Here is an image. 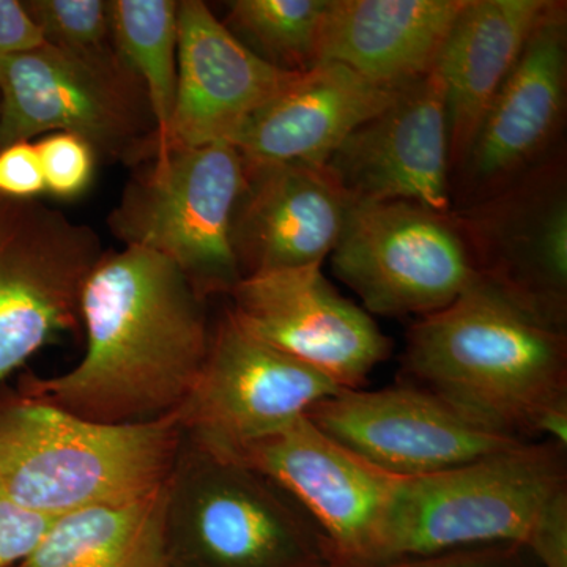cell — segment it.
<instances>
[{
  "instance_id": "1",
  "label": "cell",
  "mask_w": 567,
  "mask_h": 567,
  "mask_svg": "<svg viewBox=\"0 0 567 567\" xmlns=\"http://www.w3.org/2000/svg\"><path fill=\"white\" fill-rule=\"evenodd\" d=\"M87 346L76 368L28 382V398L103 424L175 415L210 349L204 298L166 257L103 254L81 295Z\"/></svg>"
},
{
  "instance_id": "2",
  "label": "cell",
  "mask_w": 567,
  "mask_h": 567,
  "mask_svg": "<svg viewBox=\"0 0 567 567\" xmlns=\"http://www.w3.org/2000/svg\"><path fill=\"white\" fill-rule=\"evenodd\" d=\"M404 371L486 431L566 447V331L480 278L410 328Z\"/></svg>"
},
{
  "instance_id": "3",
  "label": "cell",
  "mask_w": 567,
  "mask_h": 567,
  "mask_svg": "<svg viewBox=\"0 0 567 567\" xmlns=\"http://www.w3.org/2000/svg\"><path fill=\"white\" fill-rule=\"evenodd\" d=\"M565 454V446L539 440L431 475L399 477L371 565L516 546L539 567H567Z\"/></svg>"
},
{
  "instance_id": "4",
  "label": "cell",
  "mask_w": 567,
  "mask_h": 567,
  "mask_svg": "<svg viewBox=\"0 0 567 567\" xmlns=\"http://www.w3.org/2000/svg\"><path fill=\"white\" fill-rule=\"evenodd\" d=\"M183 443L177 415L103 424L25 398L0 410V488L52 518L136 502L166 484Z\"/></svg>"
},
{
  "instance_id": "5",
  "label": "cell",
  "mask_w": 567,
  "mask_h": 567,
  "mask_svg": "<svg viewBox=\"0 0 567 567\" xmlns=\"http://www.w3.org/2000/svg\"><path fill=\"white\" fill-rule=\"evenodd\" d=\"M164 539L171 567H333L322 533L286 492L192 443L164 486Z\"/></svg>"
},
{
  "instance_id": "6",
  "label": "cell",
  "mask_w": 567,
  "mask_h": 567,
  "mask_svg": "<svg viewBox=\"0 0 567 567\" xmlns=\"http://www.w3.org/2000/svg\"><path fill=\"white\" fill-rule=\"evenodd\" d=\"M244 186V158L233 144L169 147L130 183L112 213V233L166 257L200 297L230 293L244 278L233 246Z\"/></svg>"
},
{
  "instance_id": "7",
  "label": "cell",
  "mask_w": 567,
  "mask_h": 567,
  "mask_svg": "<svg viewBox=\"0 0 567 567\" xmlns=\"http://www.w3.org/2000/svg\"><path fill=\"white\" fill-rule=\"evenodd\" d=\"M0 148L44 133L74 134L114 158H136L155 145L144 85L111 47L44 43L0 59Z\"/></svg>"
},
{
  "instance_id": "8",
  "label": "cell",
  "mask_w": 567,
  "mask_h": 567,
  "mask_svg": "<svg viewBox=\"0 0 567 567\" xmlns=\"http://www.w3.org/2000/svg\"><path fill=\"white\" fill-rule=\"evenodd\" d=\"M331 268L372 315L429 316L477 281L451 213L410 203L358 204Z\"/></svg>"
},
{
  "instance_id": "9",
  "label": "cell",
  "mask_w": 567,
  "mask_h": 567,
  "mask_svg": "<svg viewBox=\"0 0 567 567\" xmlns=\"http://www.w3.org/2000/svg\"><path fill=\"white\" fill-rule=\"evenodd\" d=\"M477 278L551 327L567 324L565 147L513 185L451 212Z\"/></svg>"
},
{
  "instance_id": "10",
  "label": "cell",
  "mask_w": 567,
  "mask_h": 567,
  "mask_svg": "<svg viewBox=\"0 0 567 567\" xmlns=\"http://www.w3.org/2000/svg\"><path fill=\"white\" fill-rule=\"evenodd\" d=\"M341 390L322 372L246 333L226 312L175 415L186 442L234 457Z\"/></svg>"
},
{
  "instance_id": "11",
  "label": "cell",
  "mask_w": 567,
  "mask_h": 567,
  "mask_svg": "<svg viewBox=\"0 0 567 567\" xmlns=\"http://www.w3.org/2000/svg\"><path fill=\"white\" fill-rule=\"evenodd\" d=\"M567 111V3L550 0L451 178L453 208L513 185L561 148Z\"/></svg>"
},
{
  "instance_id": "12",
  "label": "cell",
  "mask_w": 567,
  "mask_h": 567,
  "mask_svg": "<svg viewBox=\"0 0 567 567\" xmlns=\"http://www.w3.org/2000/svg\"><path fill=\"white\" fill-rule=\"evenodd\" d=\"M233 458L301 507L327 540L333 567L371 565L401 476L357 456L306 415Z\"/></svg>"
},
{
  "instance_id": "13",
  "label": "cell",
  "mask_w": 567,
  "mask_h": 567,
  "mask_svg": "<svg viewBox=\"0 0 567 567\" xmlns=\"http://www.w3.org/2000/svg\"><path fill=\"white\" fill-rule=\"evenodd\" d=\"M103 257L91 227L28 207L0 218V383L70 330L89 275Z\"/></svg>"
},
{
  "instance_id": "14",
  "label": "cell",
  "mask_w": 567,
  "mask_h": 567,
  "mask_svg": "<svg viewBox=\"0 0 567 567\" xmlns=\"http://www.w3.org/2000/svg\"><path fill=\"white\" fill-rule=\"evenodd\" d=\"M229 295L227 312L246 333L341 388L363 385L391 352L390 339L336 290L322 265L245 276Z\"/></svg>"
},
{
  "instance_id": "15",
  "label": "cell",
  "mask_w": 567,
  "mask_h": 567,
  "mask_svg": "<svg viewBox=\"0 0 567 567\" xmlns=\"http://www.w3.org/2000/svg\"><path fill=\"white\" fill-rule=\"evenodd\" d=\"M306 416L357 456L401 477L443 472L525 443L480 427L409 382L375 391L342 388Z\"/></svg>"
},
{
  "instance_id": "16",
  "label": "cell",
  "mask_w": 567,
  "mask_h": 567,
  "mask_svg": "<svg viewBox=\"0 0 567 567\" xmlns=\"http://www.w3.org/2000/svg\"><path fill=\"white\" fill-rule=\"evenodd\" d=\"M350 204L410 203L453 212L445 84L439 69L405 85L324 164Z\"/></svg>"
},
{
  "instance_id": "17",
  "label": "cell",
  "mask_w": 567,
  "mask_h": 567,
  "mask_svg": "<svg viewBox=\"0 0 567 567\" xmlns=\"http://www.w3.org/2000/svg\"><path fill=\"white\" fill-rule=\"evenodd\" d=\"M295 74L260 59L200 0L178 2L177 93L166 151L233 144Z\"/></svg>"
},
{
  "instance_id": "18",
  "label": "cell",
  "mask_w": 567,
  "mask_h": 567,
  "mask_svg": "<svg viewBox=\"0 0 567 567\" xmlns=\"http://www.w3.org/2000/svg\"><path fill=\"white\" fill-rule=\"evenodd\" d=\"M350 208L324 166H245L233 221L241 275L322 265L344 233Z\"/></svg>"
},
{
  "instance_id": "19",
  "label": "cell",
  "mask_w": 567,
  "mask_h": 567,
  "mask_svg": "<svg viewBox=\"0 0 567 567\" xmlns=\"http://www.w3.org/2000/svg\"><path fill=\"white\" fill-rule=\"evenodd\" d=\"M404 87L375 84L339 63H319L295 74L249 118L233 145L248 167L324 166L354 130L386 110Z\"/></svg>"
},
{
  "instance_id": "20",
  "label": "cell",
  "mask_w": 567,
  "mask_h": 567,
  "mask_svg": "<svg viewBox=\"0 0 567 567\" xmlns=\"http://www.w3.org/2000/svg\"><path fill=\"white\" fill-rule=\"evenodd\" d=\"M465 3L330 0L319 63H339L375 84L404 87L436 69Z\"/></svg>"
},
{
  "instance_id": "21",
  "label": "cell",
  "mask_w": 567,
  "mask_h": 567,
  "mask_svg": "<svg viewBox=\"0 0 567 567\" xmlns=\"http://www.w3.org/2000/svg\"><path fill=\"white\" fill-rule=\"evenodd\" d=\"M550 0H466L440 61L446 92L451 178Z\"/></svg>"
},
{
  "instance_id": "22",
  "label": "cell",
  "mask_w": 567,
  "mask_h": 567,
  "mask_svg": "<svg viewBox=\"0 0 567 567\" xmlns=\"http://www.w3.org/2000/svg\"><path fill=\"white\" fill-rule=\"evenodd\" d=\"M164 486L136 502L87 507L55 518L20 567H171L164 539Z\"/></svg>"
},
{
  "instance_id": "23",
  "label": "cell",
  "mask_w": 567,
  "mask_h": 567,
  "mask_svg": "<svg viewBox=\"0 0 567 567\" xmlns=\"http://www.w3.org/2000/svg\"><path fill=\"white\" fill-rule=\"evenodd\" d=\"M112 40L144 85L155 123V152L166 151L177 93L178 2L112 0Z\"/></svg>"
},
{
  "instance_id": "24",
  "label": "cell",
  "mask_w": 567,
  "mask_h": 567,
  "mask_svg": "<svg viewBox=\"0 0 567 567\" xmlns=\"http://www.w3.org/2000/svg\"><path fill=\"white\" fill-rule=\"evenodd\" d=\"M330 0H235L224 22L260 59L290 73L319 63Z\"/></svg>"
},
{
  "instance_id": "25",
  "label": "cell",
  "mask_w": 567,
  "mask_h": 567,
  "mask_svg": "<svg viewBox=\"0 0 567 567\" xmlns=\"http://www.w3.org/2000/svg\"><path fill=\"white\" fill-rule=\"evenodd\" d=\"M44 43L71 51L110 47L112 2L106 0H32L24 3Z\"/></svg>"
},
{
  "instance_id": "26",
  "label": "cell",
  "mask_w": 567,
  "mask_h": 567,
  "mask_svg": "<svg viewBox=\"0 0 567 567\" xmlns=\"http://www.w3.org/2000/svg\"><path fill=\"white\" fill-rule=\"evenodd\" d=\"M47 192L61 199H74L91 186L95 151L82 137L70 133L48 134L37 144Z\"/></svg>"
},
{
  "instance_id": "27",
  "label": "cell",
  "mask_w": 567,
  "mask_h": 567,
  "mask_svg": "<svg viewBox=\"0 0 567 567\" xmlns=\"http://www.w3.org/2000/svg\"><path fill=\"white\" fill-rule=\"evenodd\" d=\"M54 520L20 505L0 488V567H20Z\"/></svg>"
},
{
  "instance_id": "28",
  "label": "cell",
  "mask_w": 567,
  "mask_h": 567,
  "mask_svg": "<svg viewBox=\"0 0 567 567\" xmlns=\"http://www.w3.org/2000/svg\"><path fill=\"white\" fill-rule=\"evenodd\" d=\"M357 567H539L535 558L516 546L458 548L424 557L393 559Z\"/></svg>"
},
{
  "instance_id": "29",
  "label": "cell",
  "mask_w": 567,
  "mask_h": 567,
  "mask_svg": "<svg viewBox=\"0 0 567 567\" xmlns=\"http://www.w3.org/2000/svg\"><path fill=\"white\" fill-rule=\"evenodd\" d=\"M47 193L37 144L17 142L0 148V194L31 199Z\"/></svg>"
},
{
  "instance_id": "30",
  "label": "cell",
  "mask_w": 567,
  "mask_h": 567,
  "mask_svg": "<svg viewBox=\"0 0 567 567\" xmlns=\"http://www.w3.org/2000/svg\"><path fill=\"white\" fill-rule=\"evenodd\" d=\"M44 44L43 35L24 3L0 0V59L35 50Z\"/></svg>"
}]
</instances>
